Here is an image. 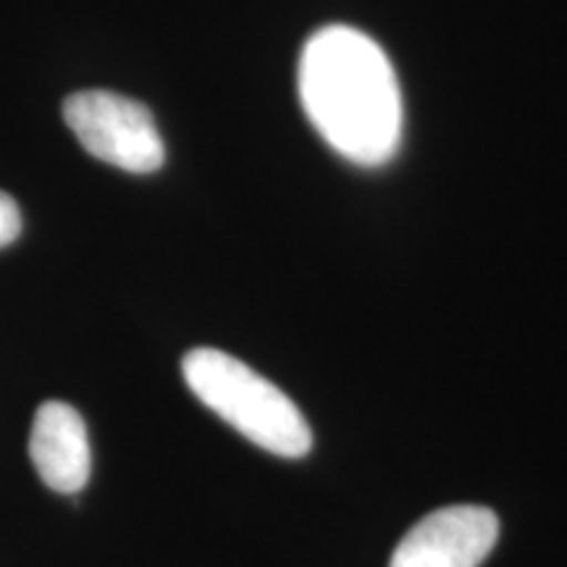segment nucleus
<instances>
[{"label":"nucleus","mask_w":567,"mask_h":567,"mask_svg":"<svg viewBox=\"0 0 567 567\" xmlns=\"http://www.w3.org/2000/svg\"><path fill=\"white\" fill-rule=\"evenodd\" d=\"M182 373L205 408L271 455L300 460L313 446V431L300 408L243 360L197 347L182 360Z\"/></svg>","instance_id":"nucleus-2"},{"label":"nucleus","mask_w":567,"mask_h":567,"mask_svg":"<svg viewBox=\"0 0 567 567\" xmlns=\"http://www.w3.org/2000/svg\"><path fill=\"white\" fill-rule=\"evenodd\" d=\"M30 457L42 484L59 494H80L90 481L87 425L61 400L42 402L30 431Z\"/></svg>","instance_id":"nucleus-5"},{"label":"nucleus","mask_w":567,"mask_h":567,"mask_svg":"<svg viewBox=\"0 0 567 567\" xmlns=\"http://www.w3.org/2000/svg\"><path fill=\"white\" fill-rule=\"evenodd\" d=\"M21 234V210L11 195L0 193V247H9Z\"/></svg>","instance_id":"nucleus-6"},{"label":"nucleus","mask_w":567,"mask_h":567,"mask_svg":"<svg viewBox=\"0 0 567 567\" xmlns=\"http://www.w3.org/2000/svg\"><path fill=\"white\" fill-rule=\"evenodd\" d=\"M499 538V517L481 505L425 515L396 544L389 567H478Z\"/></svg>","instance_id":"nucleus-4"},{"label":"nucleus","mask_w":567,"mask_h":567,"mask_svg":"<svg viewBox=\"0 0 567 567\" xmlns=\"http://www.w3.org/2000/svg\"><path fill=\"white\" fill-rule=\"evenodd\" d=\"M63 122L92 158L130 174H153L166 145L147 105L109 90L74 92L63 101Z\"/></svg>","instance_id":"nucleus-3"},{"label":"nucleus","mask_w":567,"mask_h":567,"mask_svg":"<svg viewBox=\"0 0 567 567\" xmlns=\"http://www.w3.org/2000/svg\"><path fill=\"white\" fill-rule=\"evenodd\" d=\"M308 122L354 166H384L402 142V92L389 55L354 27L310 34L297 69Z\"/></svg>","instance_id":"nucleus-1"}]
</instances>
